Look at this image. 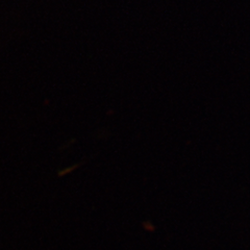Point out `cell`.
<instances>
[]
</instances>
